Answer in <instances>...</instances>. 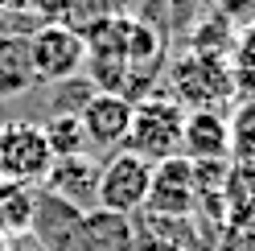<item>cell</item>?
Masks as SVG:
<instances>
[{"instance_id": "16", "label": "cell", "mask_w": 255, "mask_h": 251, "mask_svg": "<svg viewBox=\"0 0 255 251\" xmlns=\"http://www.w3.org/2000/svg\"><path fill=\"white\" fill-rule=\"evenodd\" d=\"M210 4V12L214 17H222V21H247V17H255V0H206Z\"/></svg>"}, {"instance_id": "4", "label": "cell", "mask_w": 255, "mask_h": 251, "mask_svg": "<svg viewBox=\"0 0 255 251\" xmlns=\"http://www.w3.org/2000/svg\"><path fill=\"white\" fill-rule=\"evenodd\" d=\"M25 41H29L33 78H41V83H66V78H74L87 66V41H83V33H74L66 21L37 25Z\"/></svg>"}, {"instance_id": "10", "label": "cell", "mask_w": 255, "mask_h": 251, "mask_svg": "<svg viewBox=\"0 0 255 251\" xmlns=\"http://www.w3.org/2000/svg\"><path fill=\"white\" fill-rule=\"evenodd\" d=\"M218 206H222V227L227 231L255 223V165H231Z\"/></svg>"}, {"instance_id": "13", "label": "cell", "mask_w": 255, "mask_h": 251, "mask_svg": "<svg viewBox=\"0 0 255 251\" xmlns=\"http://www.w3.org/2000/svg\"><path fill=\"white\" fill-rule=\"evenodd\" d=\"M227 66H231V78H235V91H243L247 99H255V25H247L243 33H235Z\"/></svg>"}, {"instance_id": "12", "label": "cell", "mask_w": 255, "mask_h": 251, "mask_svg": "<svg viewBox=\"0 0 255 251\" xmlns=\"http://www.w3.org/2000/svg\"><path fill=\"white\" fill-rule=\"evenodd\" d=\"M41 136H45V144H50L54 161L58 156L87 152V132H83V124H78V112H54L50 120L41 124Z\"/></svg>"}, {"instance_id": "1", "label": "cell", "mask_w": 255, "mask_h": 251, "mask_svg": "<svg viewBox=\"0 0 255 251\" xmlns=\"http://www.w3.org/2000/svg\"><path fill=\"white\" fill-rule=\"evenodd\" d=\"M181 128H185V107L173 95H152L132 103V128H128L124 148L144 156L148 165H161L169 156H181Z\"/></svg>"}, {"instance_id": "8", "label": "cell", "mask_w": 255, "mask_h": 251, "mask_svg": "<svg viewBox=\"0 0 255 251\" xmlns=\"http://www.w3.org/2000/svg\"><path fill=\"white\" fill-rule=\"evenodd\" d=\"M181 156L189 161H231V124L214 107L185 112L181 128Z\"/></svg>"}, {"instance_id": "9", "label": "cell", "mask_w": 255, "mask_h": 251, "mask_svg": "<svg viewBox=\"0 0 255 251\" xmlns=\"http://www.w3.org/2000/svg\"><path fill=\"white\" fill-rule=\"evenodd\" d=\"M50 194L62 198L74 210H95V190H99V161H91L87 152L78 156H58L45 173Z\"/></svg>"}, {"instance_id": "17", "label": "cell", "mask_w": 255, "mask_h": 251, "mask_svg": "<svg viewBox=\"0 0 255 251\" xmlns=\"http://www.w3.org/2000/svg\"><path fill=\"white\" fill-rule=\"evenodd\" d=\"M136 251H185V247L161 239V235H136Z\"/></svg>"}, {"instance_id": "6", "label": "cell", "mask_w": 255, "mask_h": 251, "mask_svg": "<svg viewBox=\"0 0 255 251\" xmlns=\"http://www.w3.org/2000/svg\"><path fill=\"white\" fill-rule=\"evenodd\" d=\"M78 124L87 132V144L95 148H124L128 128H132V99L116 91H91L78 107Z\"/></svg>"}, {"instance_id": "15", "label": "cell", "mask_w": 255, "mask_h": 251, "mask_svg": "<svg viewBox=\"0 0 255 251\" xmlns=\"http://www.w3.org/2000/svg\"><path fill=\"white\" fill-rule=\"evenodd\" d=\"M74 8V0H25V12H33L37 25H58L66 21Z\"/></svg>"}, {"instance_id": "14", "label": "cell", "mask_w": 255, "mask_h": 251, "mask_svg": "<svg viewBox=\"0 0 255 251\" xmlns=\"http://www.w3.org/2000/svg\"><path fill=\"white\" fill-rule=\"evenodd\" d=\"M227 124H231V165H255V99H247Z\"/></svg>"}, {"instance_id": "3", "label": "cell", "mask_w": 255, "mask_h": 251, "mask_svg": "<svg viewBox=\"0 0 255 251\" xmlns=\"http://www.w3.org/2000/svg\"><path fill=\"white\" fill-rule=\"evenodd\" d=\"M169 95L177 99L181 107H214L222 99L235 95V78H231V66L218 58H206V54H194L185 50L169 62Z\"/></svg>"}, {"instance_id": "11", "label": "cell", "mask_w": 255, "mask_h": 251, "mask_svg": "<svg viewBox=\"0 0 255 251\" xmlns=\"http://www.w3.org/2000/svg\"><path fill=\"white\" fill-rule=\"evenodd\" d=\"M29 83H33L29 41L25 37H0V95H17Z\"/></svg>"}, {"instance_id": "5", "label": "cell", "mask_w": 255, "mask_h": 251, "mask_svg": "<svg viewBox=\"0 0 255 251\" xmlns=\"http://www.w3.org/2000/svg\"><path fill=\"white\" fill-rule=\"evenodd\" d=\"M198 210V190H194V161L189 156H169V161L152 165V185L148 202L140 214L156 218H189Z\"/></svg>"}, {"instance_id": "7", "label": "cell", "mask_w": 255, "mask_h": 251, "mask_svg": "<svg viewBox=\"0 0 255 251\" xmlns=\"http://www.w3.org/2000/svg\"><path fill=\"white\" fill-rule=\"evenodd\" d=\"M62 251H136V227L132 218L95 206L74 218L70 235L62 239Z\"/></svg>"}, {"instance_id": "2", "label": "cell", "mask_w": 255, "mask_h": 251, "mask_svg": "<svg viewBox=\"0 0 255 251\" xmlns=\"http://www.w3.org/2000/svg\"><path fill=\"white\" fill-rule=\"evenodd\" d=\"M148 185H152V165L144 161V156L128 152V148H116L107 161H99V190H95V206L132 218V214L144 210Z\"/></svg>"}]
</instances>
